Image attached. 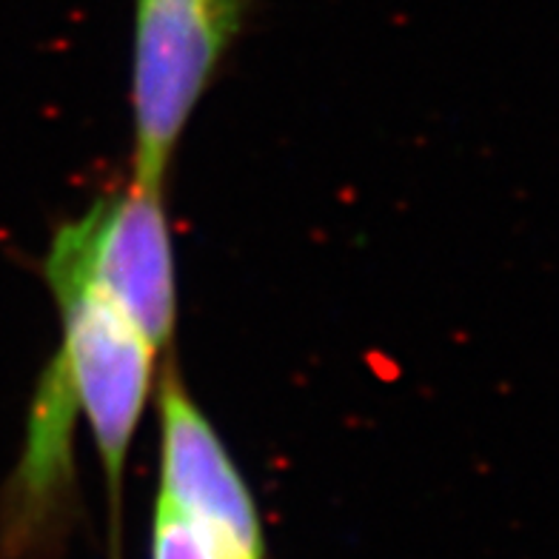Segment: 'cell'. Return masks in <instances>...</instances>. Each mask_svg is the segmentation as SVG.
<instances>
[{
    "instance_id": "obj_3",
    "label": "cell",
    "mask_w": 559,
    "mask_h": 559,
    "mask_svg": "<svg viewBox=\"0 0 559 559\" xmlns=\"http://www.w3.org/2000/svg\"><path fill=\"white\" fill-rule=\"evenodd\" d=\"M63 311L58 360L100 451L111 511L118 514L126 460L146 408L155 348L104 295L88 286L52 288Z\"/></svg>"
},
{
    "instance_id": "obj_2",
    "label": "cell",
    "mask_w": 559,
    "mask_h": 559,
    "mask_svg": "<svg viewBox=\"0 0 559 559\" xmlns=\"http://www.w3.org/2000/svg\"><path fill=\"white\" fill-rule=\"evenodd\" d=\"M254 0H134V180L163 186L171 152Z\"/></svg>"
},
{
    "instance_id": "obj_1",
    "label": "cell",
    "mask_w": 559,
    "mask_h": 559,
    "mask_svg": "<svg viewBox=\"0 0 559 559\" xmlns=\"http://www.w3.org/2000/svg\"><path fill=\"white\" fill-rule=\"evenodd\" d=\"M49 286H88L138 329L155 352L177 320L175 254L163 186L134 180L58 228L44 263Z\"/></svg>"
},
{
    "instance_id": "obj_5",
    "label": "cell",
    "mask_w": 559,
    "mask_h": 559,
    "mask_svg": "<svg viewBox=\"0 0 559 559\" xmlns=\"http://www.w3.org/2000/svg\"><path fill=\"white\" fill-rule=\"evenodd\" d=\"M152 559H265L263 537H243L180 514L157 500L152 520Z\"/></svg>"
},
{
    "instance_id": "obj_4",
    "label": "cell",
    "mask_w": 559,
    "mask_h": 559,
    "mask_svg": "<svg viewBox=\"0 0 559 559\" xmlns=\"http://www.w3.org/2000/svg\"><path fill=\"white\" fill-rule=\"evenodd\" d=\"M160 502L200 523L263 537L258 506L223 440L175 371L160 383Z\"/></svg>"
}]
</instances>
